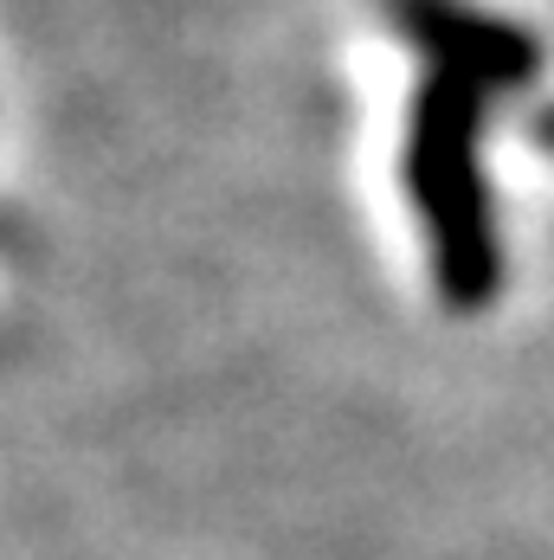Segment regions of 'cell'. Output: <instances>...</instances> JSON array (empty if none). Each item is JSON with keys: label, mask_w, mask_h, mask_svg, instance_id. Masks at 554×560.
Here are the masks:
<instances>
[{"label": "cell", "mask_w": 554, "mask_h": 560, "mask_svg": "<svg viewBox=\"0 0 554 560\" xmlns=\"http://www.w3.org/2000/svg\"><path fill=\"white\" fill-rule=\"evenodd\" d=\"M484 122L490 97L458 78H419L400 136V180L419 213L426 265L451 310H484L503 290L497 200L484 174Z\"/></svg>", "instance_id": "1"}, {"label": "cell", "mask_w": 554, "mask_h": 560, "mask_svg": "<svg viewBox=\"0 0 554 560\" xmlns=\"http://www.w3.org/2000/svg\"><path fill=\"white\" fill-rule=\"evenodd\" d=\"M388 26L432 65V78H458L484 97H516L542 78V39L516 20H497L471 0H374Z\"/></svg>", "instance_id": "2"}, {"label": "cell", "mask_w": 554, "mask_h": 560, "mask_svg": "<svg viewBox=\"0 0 554 560\" xmlns=\"http://www.w3.org/2000/svg\"><path fill=\"white\" fill-rule=\"evenodd\" d=\"M529 136H535V149H549L554 155V104H542V110L529 116Z\"/></svg>", "instance_id": "3"}]
</instances>
